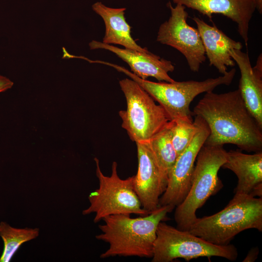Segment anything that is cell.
Wrapping results in <instances>:
<instances>
[{"instance_id": "obj_20", "label": "cell", "mask_w": 262, "mask_h": 262, "mask_svg": "<svg viewBox=\"0 0 262 262\" xmlns=\"http://www.w3.org/2000/svg\"><path fill=\"white\" fill-rule=\"evenodd\" d=\"M171 140L178 156L190 144L199 128L196 116L194 121L184 119L171 120L168 122Z\"/></svg>"}, {"instance_id": "obj_22", "label": "cell", "mask_w": 262, "mask_h": 262, "mask_svg": "<svg viewBox=\"0 0 262 262\" xmlns=\"http://www.w3.org/2000/svg\"><path fill=\"white\" fill-rule=\"evenodd\" d=\"M258 253V248H253L249 251L246 257L243 262L254 261L256 258Z\"/></svg>"}, {"instance_id": "obj_9", "label": "cell", "mask_w": 262, "mask_h": 262, "mask_svg": "<svg viewBox=\"0 0 262 262\" xmlns=\"http://www.w3.org/2000/svg\"><path fill=\"white\" fill-rule=\"evenodd\" d=\"M167 5L170 10V16L159 27L156 40L180 51L185 58L190 70L197 72L206 59L199 33L197 29L187 23L188 14L184 6L176 4L174 7L170 2Z\"/></svg>"}, {"instance_id": "obj_3", "label": "cell", "mask_w": 262, "mask_h": 262, "mask_svg": "<svg viewBox=\"0 0 262 262\" xmlns=\"http://www.w3.org/2000/svg\"><path fill=\"white\" fill-rule=\"evenodd\" d=\"M250 229L262 231V198L234 195L220 212L197 217L188 231L211 243L224 246L240 232Z\"/></svg>"}, {"instance_id": "obj_12", "label": "cell", "mask_w": 262, "mask_h": 262, "mask_svg": "<svg viewBox=\"0 0 262 262\" xmlns=\"http://www.w3.org/2000/svg\"><path fill=\"white\" fill-rule=\"evenodd\" d=\"M174 3L198 11L210 20L213 14H221L230 19L246 46L248 41L250 21L256 10L255 0H173Z\"/></svg>"}, {"instance_id": "obj_14", "label": "cell", "mask_w": 262, "mask_h": 262, "mask_svg": "<svg viewBox=\"0 0 262 262\" xmlns=\"http://www.w3.org/2000/svg\"><path fill=\"white\" fill-rule=\"evenodd\" d=\"M223 168L232 171L237 177L235 196H262V152L247 154L240 150L227 151Z\"/></svg>"}, {"instance_id": "obj_6", "label": "cell", "mask_w": 262, "mask_h": 262, "mask_svg": "<svg viewBox=\"0 0 262 262\" xmlns=\"http://www.w3.org/2000/svg\"><path fill=\"white\" fill-rule=\"evenodd\" d=\"M96 176L98 187L88 196L89 206L83 210V215L95 213L94 222L97 223L108 216L118 214H134L139 216L149 213L142 207L134 188V176L125 179L117 173V164L114 162L110 176L103 174L99 160L95 157Z\"/></svg>"}, {"instance_id": "obj_13", "label": "cell", "mask_w": 262, "mask_h": 262, "mask_svg": "<svg viewBox=\"0 0 262 262\" xmlns=\"http://www.w3.org/2000/svg\"><path fill=\"white\" fill-rule=\"evenodd\" d=\"M89 46L91 49H104L115 53L128 64L133 74L142 79L147 80L151 77L159 81H175L168 75L175 69L172 63L149 51L143 52L121 49L95 40L90 42Z\"/></svg>"}, {"instance_id": "obj_10", "label": "cell", "mask_w": 262, "mask_h": 262, "mask_svg": "<svg viewBox=\"0 0 262 262\" xmlns=\"http://www.w3.org/2000/svg\"><path fill=\"white\" fill-rule=\"evenodd\" d=\"M199 128L188 146L179 154L169 173L166 189L161 196L159 205H169L174 209L185 199L190 189L195 162L201 148L210 134L205 120L196 115Z\"/></svg>"}, {"instance_id": "obj_21", "label": "cell", "mask_w": 262, "mask_h": 262, "mask_svg": "<svg viewBox=\"0 0 262 262\" xmlns=\"http://www.w3.org/2000/svg\"><path fill=\"white\" fill-rule=\"evenodd\" d=\"M14 83L6 77L0 75V93L11 88Z\"/></svg>"}, {"instance_id": "obj_4", "label": "cell", "mask_w": 262, "mask_h": 262, "mask_svg": "<svg viewBox=\"0 0 262 262\" xmlns=\"http://www.w3.org/2000/svg\"><path fill=\"white\" fill-rule=\"evenodd\" d=\"M113 67L137 82L163 107L170 120L184 119L191 121L193 114L190 105L193 99L200 94L213 91L218 86L229 85L236 73V69L233 68L222 76L202 81L156 82L142 79L117 65H114Z\"/></svg>"}, {"instance_id": "obj_16", "label": "cell", "mask_w": 262, "mask_h": 262, "mask_svg": "<svg viewBox=\"0 0 262 262\" xmlns=\"http://www.w3.org/2000/svg\"><path fill=\"white\" fill-rule=\"evenodd\" d=\"M229 54L240 71L238 89L244 101L262 128V70L251 66L247 52L232 49Z\"/></svg>"}, {"instance_id": "obj_5", "label": "cell", "mask_w": 262, "mask_h": 262, "mask_svg": "<svg viewBox=\"0 0 262 262\" xmlns=\"http://www.w3.org/2000/svg\"><path fill=\"white\" fill-rule=\"evenodd\" d=\"M227 157V151L222 146L203 145L196 159L190 189L183 201L176 207L177 228L188 230L197 218L196 210L222 187L218 172Z\"/></svg>"}, {"instance_id": "obj_19", "label": "cell", "mask_w": 262, "mask_h": 262, "mask_svg": "<svg viewBox=\"0 0 262 262\" xmlns=\"http://www.w3.org/2000/svg\"><path fill=\"white\" fill-rule=\"evenodd\" d=\"M38 228H16L4 221L0 222V237L3 242V249L0 262H9L19 247L24 243L37 238Z\"/></svg>"}, {"instance_id": "obj_15", "label": "cell", "mask_w": 262, "mask_h": 262, "mask_svg": "<svg viewBox=\"0 0 262 262\" xmlns=\"http://www.w3.org/2000/svg\"><path fill=\"white\" fill-rule=\"evenodd\" d=\"M193 20L196 25L210 66L215 67L221 74H226L228 67L235 64L229 50L242 49V43L227 36L214 25L211 26L196 16Z\"/></svg>"}, {"instance_id": "obj_8", "label": "cell", "mask_w": 262, "mask_h": 262, "mask_svg": "<svg viewBox=\"0 0 262 262\" xmlns=\"http://www.w3.org/2000/svg\"><path fill=\"white\" fill-rule=\"evenodd\" d=\"M220 257L231 261L238 257L236 247L231 244L219 246L211 243L188 230H183L159 223L153 248L152 262H171L178 258L189 261L199 257Z\"/></svg>"}, {"instance_id": "obj_18", "label": "cell", "mask_w": 262, "mask_h": 262, "mask_svg": "<svg viewBox=\"0 0 262 262\" xmlns=\"http://www.w3.org/2000/svg\"><path fill=\"white\" fill-rule=\"evenodd\" d=\"M168 122L149 141L166 186L169 173L178 157L172 142Z\"/></svg>"}, {"instance_id": "obj_17", "label": "cell", "mask_w": 262, "mask_h": 262, "mask_svg": "<svg viewBox=\"0 0 262 262\" xmlns=\"http://www.w3.org/2000/svg\"><path fill=\"white\" fill-rule=\"evenodd\" d=\"M92 7L93 10L103 19L105 25L103 43L120 45L124 48L143 52L149 51L147 49L138 45L132 37L131 27L124 16L125 8H110L101 2L95 3Z\"/></svg>"}, {"instance_id": "obj_1", "label": "cell", "mask_w": 262, "mask_h": 262, "mask_svg": "<svg viewBox=\"0 0 262 262\" xmlns=\"http://www.w3.org/2000/svg\"><path fill=\"white\" fill-rule=\"evenodd\" d=\"M193 115L207 123L210 134L204 144H231L247 152L262 150V128L247 108L239 89L224 93L206 92Z\"/></svg>"}, {"instance_id": "obj_2", "label": "cell", "mask_w": 262, "mask_h": 262, "mask_svg": "<svg viewBox=\"0 0 262 262\" xmlns=\"http://www.w3.org/2000/svg\"><path fill=\"white\" fill-rule=\"evenodd\" d=\"M173 209L169 205L161 206L146 215L136 218L128 214L104 218V223L98 226L101 233L95 237L108 243L109 247L100 258H152L158 226L160 222L167 220V213Z\"/></svg>"}, {"instance_id": "obj_7", "label": "cell", "mask_w": 262, "mask_h": 262, "mask_svg": "<svg viewBox=\"0 0 262 262\" xmlns=\"http://www.w3.org/2000/svg\"><path fill=\"white\" fill-rule=\"evenodd\" d=\"M119 85L127 109L119 111L122 127L135 143L149 142L170 120L164 109L137 82L125 78Z\"/></svg>"}, {"instance_id": "obj_11", "label": "cell", "mask_w": 262, "mask_h": 262, "mask_svg": "<svg viewBox=\"0 0 262 262\" xmlns=\"http://www.w3.org/2000/svg\"><path fill=\"white\" fill-rule=\"evenodd\" d=\"M136 144L138 169L134 175V188L143 208L150 213L159 207L166 184L149 142Z\"/></svg>"}]
</instances>
